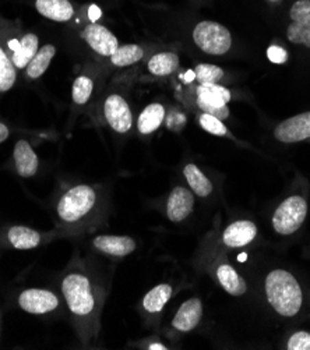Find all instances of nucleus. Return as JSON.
<instances>
[{"mask_svg": "<svg viewBox=\"0 0 310 350\" xmlns=\"http://www.w3.org/2000/svg\"><path fill=\"white\" fill-rule=\"evenodd\" d=\"M62 293L83 342H90L99 311V293L91 278L80 271L68 272L62 281Z\"/></svg>", "mask_w": 310, "mask_h": 350, "instance_id": "1", "label": "nucleus"}, {"mask_svg": "<svg viewBox=\"0 0 310 350\" xmlns=\"http://www.w3.org/2000/svg\"><path fill=\"white\" fill-rule=\"evenodd\" d=\"M266 293L272 308L284 317H292L300 310L302 291L296 279L284 269H275L267 275Z\"/></svg>", "mask_w": 310, "mask_h": 350, "instance_id": "2", "label": "nucleus"}, {"mask_svg": "<svg viewBox=\"0 0 310 350\" xmlns=\"http://www.w3.org/2000/svg\"><path fill=\"white\" fill-rule=\"evenodd\" d=\"M96 202L92 187L79 185L66 191L57 202V215L63 222L73 224L87 217Z\"/></svg>", "mask_w": 310, "mask_h": 350, "instance_id": "3", "label": "nucleus"}, {"mask_svg": "<svg viewBox=\"0 0 310 350\" xmlns=\"http://www.w3.org/2000/svg\"><path fill=\"white\" fill-rule=\"evenodd\" d=\"M194 44L209 55H224L231 49L229 31L216 21H201L193 31Z\"/></svg>", "mask_w": 310, "mask_h": 350, "instance_id": "4", "label": "nucleus"}, {"mask_svg": "<svg viewBox=\"0 0 310 350\" xmlns=\"http://www.w3.org/2000/svg\"><path fill=\"white\" fill-rule=\"evenodd\" d=\"M307 214V204L300 196H292L287 198L272 217V226L280 234L295 233L305 222Z\"/></svg>", "mask_w": 310, "mask_h": 350, "instance_id": "5", "label": "nucleus"}, {"mask_svg": "<svg viewBox=\"0 0 310 350\" xmlns=\"http://www.w3.org/2000/svg\"><path fill=\"white\" fill-rule=\"evenodd\" d=\"M289 16L292 23L287 29L288 40L310 48V0H298Z\"/></svg>", "mask_w": 310, "mask_h": 350, "instance_id": "6", "label": "nucleus"}, {"mask_svg": "<svg viewBox=\"0 0 310 350\" xmlns=\"http://www.w3.org/2000/svg\"><path fill=\"white\" fill-rule=\"evenodd\" d=\"M18 306L29 314H48L59 307L57 296L47 289H27L18 296Z\"/></svg>", "mask_w": 310, "mask_h": 350, "instance_id": "7", "label": "nucleus"}, {"mask_svg": "<svg viewBox=\"0 0 310 350\" xmlns=\"http://www.w3.org/2000/svg\"><path fill=\"white\" fill-rule=\"evenodd\" d=\"M81 38L94 52L102 56H112L119 48V42L115 35L108 28L95 23L87 25L81 31Z\"/></svg>", "mask_w": 310, "mask_h": 350, "instance_id": "8", "label": "nucleus"}, {"mask_svg": "<svg viewBox=\"0 0 310 350\" xmlns=\"http://www.w3.org/2000/svg\"><path fill=\"white\" fill-rule=\"evenodd\" d=\"M103 113H105L108 124L118 133H127L133 124L131 111L126 99L118 94H112L107 98L103 105Z\"/></svg>", "mask_w": 310, "mask_h": 350, "instance_id": "9", "label": "nucleus"}, {"mask_svg": "<svg viewBox=\"0 0 310 350\" xmlns=\"http://www.w3.org/2000/svg\"><path fill=\"white\" fill-rule=\"evenodd\" d=\"M275 138L281 143H298L310 138V112L300 113L281 122L274 131Z\"/></svg>", "mask_w": 310, "mask_h": 350, "instance_id": "10", "label": "nucleus"}, {"mask_svg": "<svg viewBox=\"0 0 310 350\" xmlns=\"http://www.w3.org/2000/svg\"><path fill=\"white\" fill-rule=\"evenodd\" d=\"M193 205V194L188 189L178 186L169 194L166 202V215L172 222H182L192 214Z\"/></svg>", "mask_w": 310, "mask_h": 350, "instance_id": "11", "label": "nucleus"}, {"mask_svg": "<svg viewBox=\"0 0 310 350\" xmlns=\"http://www.w3.org/2000/svg\"><path fill=\"white\" fill-rule=\"evenodd\" d=\"M94 247L114 257H126L135 250V241L127 236H96L92 241Z\"/></svg>", "mask_w": 310, "mask_h": 350, "instance_id": "12", "label": "nucleus"}, {"mask_svg": "<svg viewBox=\"0 0 310 350\" xmlns=\"http://www.w3.org/2000/svg\"><path fill=\"white\" fill-rule=\"evenodd\" d=\"M201 314H203L201 300L197 297H193L181 306V308L175 314L174 320H172V325L181 332H189L198 325L201 320Z\"/></svg>", "mask_w": 310, "mask_h": 350, "instance_id": "13", "label": "nucleus"}, {"mask_svg": "<svg viewBox=\"0 0 310 350\" xmlns=\"http://www.w3.org/2000/svg\"><path fill=\"white\" fill-rule=\"evenodd\" d=\"M257 234V228L250 221H237L229 225L224 234L222 240L227 247H244L246 244L255 240Z\"/></svg>", "mask_w": 310, "mask_h": 350, "instance_id": "14", "label": "nucleus"}, {"mask_svg": "<svg viewBox=\"0 0 310 350\" xmlns=\"http://www.w3.org/2000/svg\"><path fill=\"white\" fill-rule=\"evenodd\" d=\"M16 170L21 178H31L38 170V157L25 139H18L14 147Z\"/></svg>", "mask_w": 310, "mask_h": 350, "instance_id": "15", "label": "nucleus"}, {"mask_svg": "<svg viewBox=\"0 0 310 350\" xmlns=\"http://www.w3.org/2000/svg\"><path fill=\"white\" fill-rule=\"evenodd\" d=\"M36 8L41 16L57 23H66L75 14L73 5L68 0H37Z\"/></svg>", "mask_w": 310, "mask_h": 350, "instance_id": "16", "label": "nucleus"}, {"mask_svg": "<svg viewBox=\"0 0 310 350\" xmlns=\"http://www.w3.org/2000/svg\"><path fill=\"white\" fill-rule=\"evenodd\" d=\"M14 52L12 56V62L16 68L23 70L27 68L28 63L34 59L38 52L40 40L36 33H25L20 42H14Z\"/></svg>", "mask_w": 310, "mask_h": 350, "instance_id": "17", "label": "nucleus"}, {"mask_svg": "<svg viewBox=\"0 0 310 350\" xmlns=\"http://www.w3.org/2000/svg\"><path fill=\"white\" fill-rule=\"evenodd\" d=\"M12 246L17 250H32L40 246L41 234L27 226H13L8 233Z\"/></svg>", "mask_w": 310, "mask_h": 350, "instance_id": "18", "label": "nucleus"}, {"mask_svg": "<svg viewBox=\"0 0 310 350\" xmlns=\"http://www.w3.org/2000/svg\"><path fill=\"white\" fill-rule=\"evenodd\" d=\"M231 100V92L217 83L200 84L197 88V102L210 105V107H224Z\"/></svg>", "mask_w": 310, "mask_h": 350, "instance_id": "19", "label": "nucleus"}, {"mask_svg": "<svg viewBox=\"0 0 310 350\" xmlns=\"http://www.w3.org/2000/svg\"><path fill=\"white\" fill-rule=\"evenodd\" d=\"M221 286L232 296H242L246 292V282L231 265L224 264L217 271Z\"/></svg>", "mask_w": 310, "mask_h": 350, "instance_id": "20", "label": "nucleus"}, {"mask_svg": "<svg viewBox=\"0 0 310 350\" xmlns=\"http://www.w3.org/2000/svg\"><path fill=\"white\" fill-rule=\"evenodd\" d=\"M165 118V108L161 103H151L139 116L137 127L142 134H151L154 133L164 122Z\"/></svg>", "mask_w": 310, "mask_h": 350, "instance_id": "21", "label": "nucleus"}, {"mask_svg": "<svg viewBox=\"0 0 310 350\" xmlns=\"http://www.w3.org/2000/svg\"><path fill=\"white\" fill-rule=\"evenodd\" d=\"M56 55V48L53 45H45L41 49H38L37 55L28 63L27 66V76L32 80L40 79L51 64L52 59Z\"/></svg>", "mask_w": 310, "mask_h": 350, "instance_id": "22", "label": "nucleus"}, {"mask_svg": "<svg viewBox=\"0 0 310 350\" xmlns=\"http://www.w3.org/2000/svg\"><path fill=\"white\" fill-rule=\"evenodd\" d=\"M179 67V57L175 53L162 52L154 55L148 62V72L154 76H169Z\"/></svg>", "mask_w": 310, "mask_h": 350, "instance_id": "23", "label": "nucleus"}, {"mask_svg": "<svg viewBox=\"0 0 310 350\" xmlns=\"http://www.w3.org/2000/svg\"><path fill=\"white\" fill-rule=\"evenodd\" d=\"M185 179L190 189L200 197L210 196L213 191V183L205 178V174L193 163H189L183 169Z\"/></svg>", "mask_w": 310, "mask_h": 350, "instance_id": "24", "label": "nucleus"}, {"mask_svg": "<svg viewBox=\"0 0 310 350\" xmlns=\"http://www.w3.org/2000/svg\"><path fill=\"white\" fill-rule=\"evenodd\" d=\"M172 296V288L166 284L153 288L143 299V307L150 314L159 312Z\"/></svg>", "mask_w": 310, "mask_h": 350, "instance_id": "25", "label": "nucleus"}, {"mask_svg": "<svg viewBox=\"0 0 310 350\" xmlns=\"http://www.w3.org/2000/svg\"><path fill=\"white\" fill-rule=\"evenodd\" d=\"M144 57V51L139 45H123L119 46L115 53L111 56L114 66L126 67L140 62Z\"/></svg>", "mask_w": 310, "mask_h": 350, "instance_id": "26", "label": "nucleus"}, {"mask_svg": "<svg viewBox=\"0 0 310 350\" xmlns=\"http://www.w3.org/2000/svg\"><path fill=\"white\" fill-rule=\"evenodd\" d=\"M12 59L6 55V52L0 46V92H6L13 88L17 73Z\"/></svg>", "mask_w": 310, "mask_h": 350, "instance_id": "27", "label": "nucleus"}, {"mask_svg": "<svg viewBox=\"0 0 310 350\" xmlns=\"http://www.w3.org/2000/svg\"><path fill=\"white\" fill-rule=\"evenodd\" d=\"M196 80L200 84H211L217 83L224 77V70L216 64H198L194 70Z\"/></svg>", "mask_w": 310, "mask_h": 350, "instance_id": "28", "label": "nucleus"}, {"mask_svg": "<svg viewBox=\"0 0 310 350\" xmlns=\"http://www.w3.org/2000/svg\"><path fill=\"white\" fill-rule=\"evenodd\" d=\"M92 90H94V83L90 77L87 76L77 77L73 83V91H72L73 102L77 105L87 103L88 99L91 98Z\"/></svg>", "mask_w": 310, "mask_h": 350, "instance_id": "29", "label": "nucleus"}, {"mask_svg": "<svg viewBox=\"0 0 310 350\" xmlns=\"http://www.w3.org/2000/svg\"><path fill=\"white\" fill-rule=\"evenodd\" d=\"M200 126L214 135H225L227 127L222 124V120L217 119L216 116H211L209 113H203L200 116Z\"/></svg>", "mask_w": 310, "mask_h": 350, "instance_id": "30", "label": "nucleus"}, {"mask_svg": "<svg viewBox=\"0 0 310 350\" xmlns=\"http://www.w3.org/2000/svg\"><path fill=\"white\" fill-rule=\"evenodd\" d=\"M289 350H310V334L296 332L288 340Z\"/></svg>", "mask_w": 310, "mask_h": 350, "instance_id": "31", "label": "nucleus"}, {"mask_svg": "<svg viewBox=\"0 0 310 350\" xmlns=\"http://www.w3.org/2000/svg\"><path fill=\"white\" fill-rule=\"evenodd\" d=\"M197 105L204 113L216 116L220 120H225L229 116V109H228L227 105H224V107H210V105H205V103H201V102H197Z\"/></svg>", "mask_w": 310, "mask_h": 350, "instance_id": "32", "label": "nucleus"}, {"mask_svg": "<svg viewBox=\"0 0 310 350\" xmlns=\"http://www.w3.org/2000/svg\"><path fill=\"white\" fill-rule=\"evenodd\" d=\"M267 55L272 63H285L288 59V53L281 46H271Z\"/></svg>", "mask_w": 310, "mask_h": 350, "instance_id": "33", "label": "nucleus"}, {"mask_svg": "<svg viewBox=\"0 0 310 350\" xmlns=\"http://www.w3.org/2000/svg\"><path fill=\"white\" fill-rule=\"evenodd\" d=\"M8 137H9L8 126L3 124V123H0V143H3L5 139H8Z\"/></svg>", "mask_w": 310, "mask_h": 350, "instance_id": "34", "label": "nucleus"}, {"mask_svg": "<svg viewBox=\"0 0 310 350\" xmlns=\"http://www.w3.org/2000/svg\"><path fill=\"white\" fill-rule=\"evenodd\" d=\"M90 17H91V20L95 23L99 17H101V10L96 8V6H92L91 9H90Z\"/></svg>", "mask_w": 310, "mask_h": 350, "instance_id": "35", "label": "nucleus"}, {"mask_svg": "<svg viewBox=\"0 0 310 350\" xmlns=\"http://www.w3.org/2000/svg\"><path fill=\"white\" fill-rule=\"evenodd\" d=\"M148 349L150 350H165L166 347L164 345H161V343H153V345H150Z\"/></svg>", "mask_w": 310, "mask_h": 350, "instance_id": "36", "label": "nucleus"}, {"mask_svg": "<svg viewBox=\"0 0 310 350\" xmlns=\"http://www.w3.org/2000/svg\"><path fill=\"white\" fill-rule=\"evenodd\" d=\"M244 260H246V254H240L239 256V261H244Z\"/></svg>", "mask_w": 310, "mask_h": 350, "instance_id": "37", "label": "nucleus"}]
</instances>
